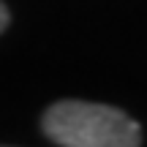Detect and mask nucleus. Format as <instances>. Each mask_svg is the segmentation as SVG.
I'll return each mask as SVG.
<instances>
[{"label":"nucleus","mask_w":147,"mask_h":147,"mask_svg":"<svg viewBox=\"0 0 147 147\" xmlns=\"http://www.w3.org/2000/svg\"><path fill=\"white\" fill-rule=\"evenodd\" d=\"M8 27V8L3 5V0H0V33Z\"/></svg>","instance_id":"2"},{"label":"nucleus","mask_w":147,"mask_h":147,"mask_svg":"<svg viewBox=\"0 0 147 147\" xmlns=\"http://www.w3.org/2000/svg\"><path fill=\"white\" fill-rule=\"evenodd\" d=\"M41 128L60 147H142V125L106 104L57 101L44 112Z\"/></svg>","instance_id":"1"}]
</instances>
